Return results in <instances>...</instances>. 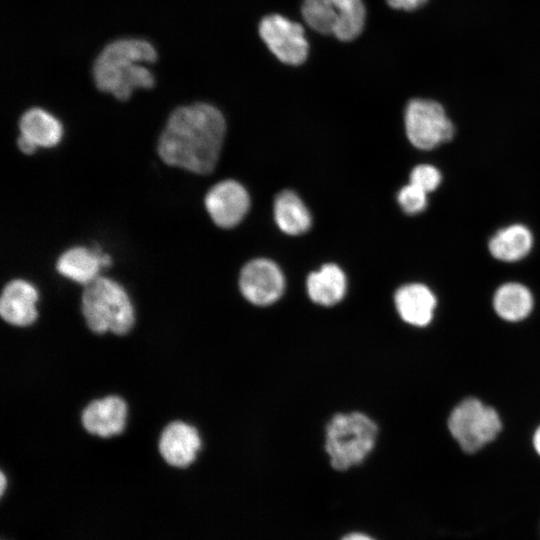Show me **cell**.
Masks as SVG:
<instances>
[{
  "label": "cell",
  "mask_w": 540,
  "mask_h": 540,
  "mask_svg": "<svg viewBox=\"0 0 540 540\" xmlns=\"http://www.w3.org/2000/svg\"><path fill=\"white\" fill-rule=\"evenodd\" d=\"M405 130L412 145L430 150L451 140L455 129L441 104L415 98L408 102L404 116Z\"/></svg>",
  "instance_id": "7"
},
{
  "label": "cell",
  "mask_w": 540,
  "mask_h": 540,
  "mask_svg": "<svg viewBox=\"0 0 540 540\" xmlns=\"http://www.w3.org/2000/svg\"><path fill=\"white\" fill-rule=\"evenodd\" d=\"M440 171L428 164H421L411 171L410 183L426 193L435 190L441 183Z\"/></svg>",
  "instance_id": "22"
},
{
  "label": "cell",
  "mask_w": 540,
  "mask_h": 540,
  "mask_svg": "<svg viewBox=\"0 0 540 540\" xmlns=\"http://www.w3.org/2000/svg\"><path fill=\"white\" fill-rule=\"evenodd\" d=\"M156 51L144 40L123 39L111 42L98 55L93 66L97 88L112 93L120 100H127L135 88L149 89L154 84L152 74L136 65L138 61L154 62Z\"/></svg>",
  "instance_id": "2"
},
{
  "label": "cell",
  "mask_w": 540,
  "mask_h": 540,
  "mask_svg": "<svg viewBox=\"0 0 540 540\" xmlns=\"http://www.w3.org/2000/svg\"><path fill=\"white\" fill-rule=\"evenodd\" d=\"M274 217L286 234L299 235L311 226V215L302 200L292 191L280 192L274 201Z\"/></svg>",
  "instance_id": "20"
},
{
  "label": "cell",
  "mask_w": 540,
  "mask_h": 540,
  "mask_svg": "<svg viewBox=\"0 0 540 540\" xmlns=\"http://www.w3.org/2000/svg\"><path fill=\"white\" fill-rule=\"evenodd\" d=\"M428 0H386L394 9L411 11L423 6Z\"/></svg>",
  "instance_id": "23"
},
{
  "label": "cell",
  "mask_w": 540,
  "mask_h": 540,
  "mask_svg": "<svg viewBox=\"0 0 540 540\" xmlns=\"http://www.w3.org/2000/svg\"><path fill=\"white\" fill-rule=\"evenodd\" d=\"M378 428L361 412L338 413L326 425L325 451L336 472H348L360 466L372 452Z\"/></svg>",
  "instance_id": "4"
},
{
  "label": "cell",
  "mask_w": 540,
  "mask_h": 540,
  "mask_svg": "<svg viewBox=\"0 0 540 540\" xmlns=\"http://www.w3.org/2000/svg\"><path fill=\"white\" fill-rule=\"evenodd\" d=\"M38 300L39 293L32 283L23 279H13L3 287L1 293V318L14 327H29L38 319L36 307Z\"/></svg>",
  "instance_id": "13"
},
{
  "label": "cell",
  "mask_w": 540,
  "mask_h": 540,
  "mask_svg": "<svg viewBox=\"0 0 540 540\" xmlns=\"http://www.w3.org/2000/svg\"><path fill=\"white\" fill-rule=\"evenodd\" d=\"M250 198L237 181L224 180L206 194L205 207L212 221L219 227L232 228L239 224L249 210Z\"/></svg>",
  "instance_id": "11"
},
{
  "label": "cell",
  "mask_w": 540,
  "mask_h": 540,
  "mask_svg": "<svg viewBox=\"0 0 540 540\" xmlns=\"http://www.w3.org/2000/svg\"><path fill=\"white\" fill-rule=\"evenodd\" d=\"M225 131V119L213 105L180 106L170 114L160 134L157 152L167 165L209 174L218 162Z\"/></svg>",
  "instance_id": "1"
},
{
  "label": "cell",
  "mask_w": 540,
  "mask_h": 540,
  "mask_svg": "<svg viewBox=\"0 0 540 540\" xmlns=\"http://www.w3.org/2000/svg\"><path fill=\"white\" fill-rule=\"evenodd\" d=\"M128 404L116 394L91 400L81 411V425L90 435L99 438L118 436L126 428Z\"/></svg>",
  "instance_id": "10"
},
{
  "label": "cell",
  "mask_w": 540,
  "mask_h": 540,
  "mask_svg": "<svg viewBox=\"0 0 540 540\" xmlns=\"http://www.w3.org/2000/svg\"><path fill=\"white\" fill-rule=\"evenodd\" d=\"M310 299L319 305L332 306L340 302L346 292V277L336 264H325L311 272L306 282Z\"/></svg>",
  "instance_id": "16"
},
{
  "label": "cell",
  "mask_w": 540,
  "mask_h": 540,
  "mask_svg": "<svg viewBox=\"0 0 540 540\" xmlns=\"http://www.w3.org/2000/svg\"><path fill=\"white\" fill-rule=\"evenodd\" d=\"M339 540H379L375 535L365 530H351L343 534Z\"/></svg>",
  "instance_id": "24"
},
{
  "label": "cell",
  "mask_w": 540,
  "mask_h": 540,
  "mask_svg": "<svg viewBox=\"0 0 540 540\" xmlns=\"http://www.w3.org/2000/svg\"><path fill=\"white\" fill-rule=\"evenodd\" d=\"M258 30L263 42L281 62L299 65L306 60L309 45L299 23L271 14L261 20Z\"/></svg>",
  "instance_id": "8"
},
{
  "label": "cell",
  "mask_w": 540,
  "mask_h": 540,
  "mask_svg": "<svg viewBox=\"0 0 540 540\" xmlns=\"http://www.w3.org/2000/svg\"><path fill=\"white\" fill-rule=\"evenodd\" d=\"M81 312L87 328L99 335L107 332L126 335L136 321L135 309L125 288L103 276L84 286Z\"/></svg>",
  "instance_id": "3"
},
{
  "label": "cell",
  "mask_w": 540,
  "mask_h": 540,
  "mask_svg": "<svg viewBox=\"0 0 540 540\" xmlns=\"http://www.w3.org/2000/svg\"><path fill=\"white\" fill-rule=\"evenodd\" d=\"M426 192L409 183L404 186L397 196L398 203L407 214H416L423 211L427 205Z\"/></svg>",
  "instance_id": "21"
},
{
  "label": "cell",
  "mask_w": 540,
  "mask_h": 540,
  "mask_svg": "<svg viewBox=\"0 0 540 540\" xmlns=\"http://www.w3.org/2000/svg\"><path fill=\"white\" fill-rule=\"evenodd\" d=\"M533 446L535 451L540 456V426L535 430L533 435Z\"/></svg>",
  "instance_id": "26"
},
{
  "label": "cell",
  "mask_w": 540,
  "mask_h": 540,
  "mask_svg": "<svg viewBox=\"0 0 540 540\" xmlns=\"http://www.w3.org/2000/svg\"><path fill=\"white\" fill-rule=\"evenodd\" d=\"M302 15L312 29L341 41L355 39L365 23L362 0H303Z\"/></svg>",
  "instance_id": "5"
},
{
  "label": "cell",
  "mask_w": 540,
  "mask_h": 540,
  "mask_svg": "<svg viewBox=\"0 0 540 540\" xmlns=\"http://www.w3.org/2000/svg\"><path fill=\"white\" fill-rule=\"evenodd\" d=\"M530 290L517 282L501 285L493 296V307L503 320L517 322L525 319L533 309Z\"/></svg>",
  "instance_id": "19"
},
{
  "label": "cell",
  "mask_w": 540,
  "mask_h": 540,
  "mask_svg": "<svg viewBox=\"0 0 540 540\" xmlns=\"http://www.w3.org/2000/svg\"><path fill=\"white\" fill-rule=\"evenodd\" d=\"M532 244L530 230L522 224H514L494 234L489 241V251L500 261L515 262L528 255Z\"/></svg>",
  "instance_id": "18"
},
{
  "label": "cell",
  "mask_w": 540,
  "mask_h": 540,
  "mask_svg": "<svg viewBox=\"0 0 540 540\" xmlns=\"http://www.w3.org/2000/svg\"><path fill=\"white\" fill-rule=\"evenodd\" d=\"M17 145L21 152L27 155L33 154L37 149V146L34 143L22 135L18 137Z\"/></svg>",
  "instance_id": "25"
},
{
  "label": "cell",
  "mask_w": 540,
  "mask_h": 540,
  "mask_svg": "<svg viewBox=\"0 0 540 540\" xmlns=\"http://www.w3.org/2000/svg\"><path fill=\"white\" fill-rule=\"evenodd\" d=\"M239 288L249 302L266 306L276 302L282 296L285 279L274 262L258 258L246 263L242 268Z\"/></svg>",
  "instance_id": "9"
},
{
  "label": "cell",
  "mask_w": 540,
  "mask_h": 540,
  "mask_svg": "<svg viewBox=\"0 0 540 540\" xmlns=\"http://www.w3.org/2000/svg\"><path fill=\"white\" fill-rule=\"evenodd\" d=\"M202 447L198 429L183 420H173L162 429L157 448L162 459L170 466L186 468L197 458Z\"/></svg>",
  "instance_id": "12"
},
{
  "label": "cell",
  "mask_w": 540,
  "mask_h": 540,
  "mask_svg": "<svg viewBox=\"0 0 540 540\" xmlns=\"http://www.w3.org/2000/svg\"><path fill=\"white\" fill-rule=\"evenodd\" d=\"M394 302L402 320L418 327L431 322L437 304L434 293L421 283L401 286L395 293Z\"/></svg>",
  "instance_id": "15"
},
{
  "label": "cell",
  "mask_w": 540,
  "mask_h": 540,
  "mask_svg": "<svg viewBox=\"0 0 540 540\" xmlns=\"http://www.w3.org/2000/svg\"><path fill=\"white\" fill-rule=\"evenodd\" d=\"M5 487H6V477H5V475H4V472L1 471V479H0V490H1V494L4 493Z\"/></svg>",
  "instance_id": "27"
},
{
  "label": "cell",
  "mask_w": 540,
  "mask_h": 540,
  "mask_svg": "<svg viewBox=\"0 0 540 540\" xmlns=\"http://www.w3.org/2000/svg\"><path fill=\"white\" fill-rule=\"evenodd\" d=\"M20 135L29 139L37 147L56 146L63 135L58 119L41 108H31L19 120Z\"/></svg>",
  "instance_id": "17"
},
{
  "label": "cell",
  "mask_w": 540,
  "mask_h": 540,
  "mask_svg": "<svg viewBox=\"0 0 540 540\" xmlns=\"http://www.w3.org/2000/svg\"><path fill=\"white\" fill-rule=\"evenodd\" d=\"M448 428L463 451L474 453L497 437L502 422L495 409L470 397L452 410Z\"/></svg>",
  "instance_id": "6"
},
{
  "label": "cell",
  "mask_w": 540,
  "mask_h": 540,
  "mask_svg": "<svg viewBox=\"0 0 540 540\" xmlns=\"http://www.w3.org/2000/svg\"><path fill=\"white\" fill-rule=\"evenodd\" d=\"M111 262L110 256L96 246L91 249L78 246L59 256L56 270L63 277L85 286L98 277L101 268L109 266Z\"/></svg>",
  "instance_id": "14"
}]
</instances>
